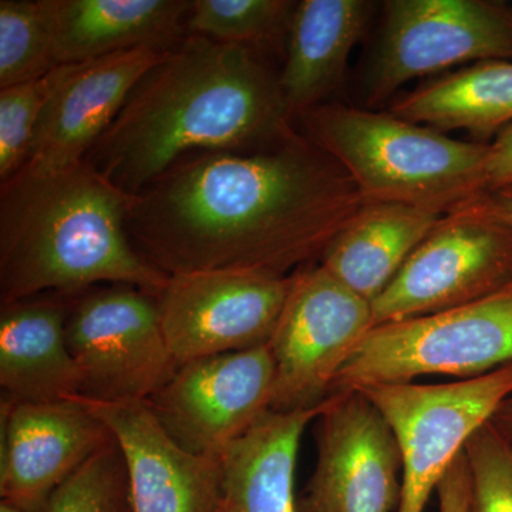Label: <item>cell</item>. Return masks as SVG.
Wrapping results in <instances>:
<instances>
[{"mask_svg": "<svg viewBox=\"0 0 512 512\" xmlns=\"http://www.w3.org/2000/svg\"><path fill=\"white\" fill-rule=\"evenodd\" d=\"M254 47L187 35L136 84L86 161L136 195L191 154L254 151L296 131Z\"/></svg>", "mask_w": 512, "mask_h": 512, "instance_id": "cell-2", "label": "cell"}, {"mask_svg": "<svg viewBox=\"0 0 512 512\" xmlns=\"http://www.w3.org/2000/svg\"><path fill=\"white\" fill-rule=\"evenodd\" d=\"M66 340L79 369V397L90 402H148L180 367L156 296L130 285L74 296Z\"/></svg>", "mask_w": 512, "mask_h": 512, "instance_id": "cell-9", "label": "cell"}, {"mask_svg": "<svg viewBox=\"0 0 512 512\" xmlns=\"http://www.w3.org/2000/svg\"><path fill=\"white\" fill-rule=\"evenodd\" d=\"M59 82V67L40 79L0 89V181L18 174L28 161L43 109Z\"/></svg>", "mask_w": 512, "mask_h": 512, "instance_id": "cell-26", "label": "cell"}, {"mask_svg": "<svg viewBox=\"0 0 512 512\" xmlns=\"http://www.w3.org/2000/svg\"><path fill=\"white\" fill-rule=\"evenodd\" d=\"M168 50L137 47L59 66V82L37 123L25 167L57 170L86 161L131 90Z\"/></svg>", "mask_w": 512, "mask_h": 512, "instance_id": "cell-15", "label": "cell"}, {"mask_svg": "<svg viewBox=\"0 0 512 512\" xmlns=\"http://www.w3.org/2000/svg\"><path fill=\"white\" fill-rule=\"evenodd\" d=\"M318 409L279 413L268 410L229 444L221 456L222 512H299L296 463L306 427Z\"/></svg>", "mask_w": 512, "mask_h": 512, "instance_id": "cell-20", "label": "cell"}, {"mask_svg": "<svg viewBox=\"0 0 512 512\" xmlns=\"http://www.w3.org/2000/svg\"><path fill=\"white\" fill-rule=\"evenodd\" d=\"M485 185L487 192L512 185V126L501 131L490 143L485 165Z\"/></svg>", "mask_w": 512, "mask_h": 512, "instance_id": "cell-29", "label": "cell"}, {"mask_svg": "<svg viewBox=\"0 0 512 512\" xmlns=\"http://www.w3.org/2000/svg\"><path fill=\"white\" fill-rule=\"evenodd\" d=\"M0 406V495L26 512H45L57 488L114 439L79 397Z\"/></svg>", "mask_w": 512, "mask_h": 512, "instance_id": "cell-14", "label": "cell"}, {"mask_svg": "<svg viewBox=\"0 0 512 512\" xmlns=\"http://www.w3.org/2000/svg\"><path fill=\"white\" fill-rule=\"evenodd\" d=\"M491 423L512 439V393L500 404L497 412L491 417Z\"/></svg>", "mask_w": 512, "mask_h": 512, "instance_id": "cell-31", "label": "cell"}, {"mask_svg": "<svg viewBox=\"0 0 512 512\" xmlns=\"http://www.w3.org/2000/svg\"><path fill=\"white\" fill-rule=\"evenodd\" d=\"M0 512H26L16 505L8 503V501H0Z\"/></svg>", "mask_w": 512, "mask_h": 512, "instance_id": "cell-32", "label": "cell"}, {"mask_svg": "<svg viewBox=\"0 0 512 512\" xmlns=\"http://www.w3.org/2000/svg\"><path fill=\"white\" fill-rule=\"evenodd\" d=\"M468 512H512V439L491 420L467 441Z\"/></svg>", "mask_w": 512, "mask_h": 512, "instance_id": "cell-27", "label": "cell"}, {"mask_svg": "<svg viewBox=\"0 0 512 512\" xmlns=\"http://www.w3.org/2000/svg\"><path fill=\"white\" fill-rule=\"evenodd\" d=\"M295 274L198 271L168 276L156 295L161 326L178 365L268 345Z\"/></svg>", "mask_w": 512, "mask_h": 512, "instance_id": "cell-11", "label": "cell"}, {"mask_svg": "<svg viewBox=\"0 0 512 512\" xmlns=\"http://www.w3.org/2000/svg\"><path fill=\"white\" fill-rule=\"evenodd\" d=\"M296 5L289 0H195L185 28L187 35L259 50L286 40Z\"/></svg>", "mask_w": 512, "mask_h": 512, "instance_id": "cell-23", "label": "cell"}, {"mask_svg": "<svg viewBox=\"0 0 512 512\" xmlns=\"http://www.w3.org/2000/svg\"><path fill=\"white\" fill-rule=\"evenodd\" d=\"M376 3L367 0H302L293 12L286 59L279 74L293 119L325 104L339 89L353 49L365 35Z\"/></svg>", "mask_w": 512, "mask_h": 512, "instance_id": "cell-19", "label": "cell"}, {"mask_svg": "<svg viewBox=\"0 0 512 512\" xmlns=\"http://www.w3.org/2000/svg\"><path fill=\"white\" fill-rule=\"evenodd\" d=\"M443 215L394 202H366L329 242L318 264L372 303Z\"/></svg>", "mask_w": 512, "mask_h": 512, "instance_id": "cell-21", "label": "cell"}, {"mask_svg": "<svg viewBox=\"0 0 512 512\" xmlns=\"http://www.w3.org/2000/svg\"><path fill=\"white\" fill-rule=\"evenodd\" d=\"M131 195L83 161L23 167L0 188V301L79 295L100 282L156 296L168 275L131 244Z\"/></svg>", "mask_w": 512, "mask_h": 512, "instance_id": "cell-3", "label": "cell"}, {"mask_svg": "<svg viewBox=\"0 0 512 512\" xmlns=\"http://www.w3.org/2000/svg\"><path fill=\"white\" fill-rule=\"evenodd\" d=\"M512 363V286L483 301L373 326L339 370L329 397L424 376L477 379Z\"/></svg>", "mask_w": 512, "mask_h": 512, "instance_id": "cell-5", "label": "cell"}, {"mask_svg": "<svg viewBox=\"0 0 512 512\" xmlns=\"http://www.w3.org/2000/svg\"><path fill=\"white\" fill-rule=\"evenodd\" d=\"M357 392L392 427L402 460L396 512H424L467 441L512 393V363L453 383L376 384Z\"/></svg>", "mask_w": 512, "mask_h": 512, "instance_id": "cell-8", "label": "cell"}, {"mask_svg": "<svg viewBox=\"0 0 512 512\" xmlns=\"http://www.w3.org/2000/svg\"><path fill=\"white\" fill-rule=\"evenodd\" d=\"M440 512H468L470 473L466 454H460L437 487Z\"/></svg>", "mask_w": 512, "mask_h": 512, "instance_id": "cell-28", "label": "cell"}, {"mask_svg": "<svg viewBox=\"0 0 512 512\" xmlns=\"http://www.w3.org/2000/svg\"><path fill=\"white\" fill-rule=\"evenodd\" d=\"M373 328L372 305L319 264L295 272L268 349L275 379L271 410L318 409L353 349Z\"/></svg>", "mask_w": 512, "mask_h": 512, "instance_id": "cell-10", "label": "cell"}, {"mask_svg": "<svg viewBox=\"0 0 512 512\" xmlns=\"http://www.w3.org/2000/svg\"><path fill=\"white\" fill-rule=\"evenodd\" d=\"M512 60V6L493 0H389L363 70L366 109L404 84L460 64Z\"/></svg>", "mask_w": 512, "mask_h": 512, "instance_id": "cell-6", "label": "cell"}, {"mask_svg": "<svg viewBox=\"0 0 512 512\" xmlns=\"http://www.w3.org/2000/svg\"><path fill=\"white\" fill-rule=\"evenodd\" d=\"M29 298L3 303L0 311L2 404L76 399L80 375L66 340L73 298Z\"/></svg>", "mask_w": 512, "mask_h": 512, "instance_id": "cell-17", "label": "cell"}, {"mask_svg": "<svg viewBox=\"0 0 512 512\" xmlns=\"http://www.w3.org/2000/svg\"><path fill=\"white\" fill-rule=\"evenodd\" d=\"M512 286V225L480 198L443 215L370 303L373 326L483 301Z\"/></svg>", "mask_w": 512, "mask_h": 512, "instance_id": "cell-7", "label": "cell"}, {"mask_svg": "<svg viewBox=\"0 0 512 512\" xmlns=\"http://www.w3.org/2000/svg\"><path fill=\"white\" fill-rule=\"evenodd\" d=\"M481 204L487 210L512 225V185L500 190L488 191L480 197Z\"/></svg>", "mask_w": 512, "mask_h": 512, "instance_id": "cell-30", "label": "cell"}, {"mask_svg": "<svg viewBox=\"0 0 512 512\" xmlns=\"http://www.w3.org/2000/svg\"><path fill=\"white\" fill-rule=\"evenodd\" d=\"M45 0L0 2V89L56 69Z\"/></svg>", "mask_w": 512, "mask_h": 512, "instance_id": "cell-24", "label": "cell"}, {"mask_svg": "<svg viewBox=\"0 0 512 512\" xmlns=\"http://www.w3.org/2000/svg\"><path fill=\"white\" fill-rule=\"evenodd\" d=\"M318 460L299 512H392L402 460L392 427L365 394L329 397L316 427Z\"/></svg>", "mask_w": 512, "mask_h": 512, "instance_id": "cell-13", "label": "cell"}, {"mask_svg": "<svg viewBox=\"0 0 512 512\" xmlns=\"http://www.w3.org/2000/svg\"><path fill=\"white\" fill-rule=\"evenodd\" d=\"M303 136L349 174L367 202L446 215L487 192L490 143L461 141L394 114L320 104L298 116Z\"/></svg>", "mask_w": 512, "mask_h": 512, "instance_id": "cell-4", "label": "cell"}, {"mask_svg": "<svg viewBox=\"0 0 512 512\" xmlns=\"http://www.w3.org/2000/svg\"><path fill=\"white\" fill-rule=\"evenodd\" d=\"M389 113L487 143L512 126V60L468 64L393 100Z\"/></svg>", "mask_w": 512, "mask_h": 512, "instance_id": "cell-22", "label": "cell"}, {"mask_svg": "<svg viewBox=\"0 0 512 512\" xmlns=\"http://www.w3.org/2000/svg\"><path fill=\"white\" fill-rule=\"evenodd\" d=\"M56 66L137 49H171L187 36V0H45Z\"/></svg>", "mask_w": 512, "mask_h": 512, "instance_id": "cell-18", "label": "cell"}, {"mask_svg": "<svg viewBox=\"0 0 512 512\" xmlns=\"http://www.w3.org/2000/svg\"><path fill=\"white\" fill-rule=\"evenodd\" d=\"M274 379L268 346L200 357L178 367L147 404L178 446L221 458L271 410Z\"/></svg>", "mask_w": 512, "mask_h": 512, "instance_id": "cell-12", "label": "cell"}, {"mask_svg": "<svg viewBox=\"0 0 512 512\" xmlns=\"http://www.w3.org/2000/svg\"><path fill=\"white\" fill-rule=\"evenodd\" d=\"M79 399L107 424L123 451L131 512H222L221 458L178 446L147 402Z\"/></svg>", "mask_w": 512, "mask_h": 512, "instance_id": "cell-16", "label": "cell"}, {"mask_svg": "<svg viewBox=\"0 0 512 512\" xmlns=\"http://www.w3.org/2000/svg\"><path fill=\"white\" fill-rule=\"evenodd\" d=\"M45 512H131L126 461L116 437L57 488Z\"/></svg>", "mask_w": 512, "mask_h": 512, "instance_id": "cell-25", "label": "cell"}, {"mask_svg": "<svg viewBox=\"0 0 512 512\" xmlns=\"http://www.w3.org/2000/svg\"><path fill=\"white\" fill-rule=\"evenodd\" d=\"M349 174L295 133L254 151L191 154L131 195V244L165 275L289 276L318 264L365 207Z\"/></svg>", "mask_w": 512, "mask_h": 512, "instance_id": "cell-1", "label": "cell"}]
</instances>
